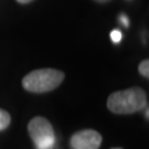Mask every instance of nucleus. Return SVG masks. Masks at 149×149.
<instances>
[{"label": "nucleus", "instance_id": "nucleus-1", "mask_svg": "<svg viewBox=\"0 0 149 149\" xmlns=\"http://www.w3.org/2000/svg\"><path fill=\"white\" fill-rule=\"evenodd\" d=\"M147 107V95L141 87H130L112 93L107 98V108L114 114L127 115Z\"/></svg>", "mask_w": 149, "mask_h": 149}, {"label": "nucleus", "instance_id": "nucleus-2", "mask_svg": "<svg viewBox=\"0 0 149 149\" xmlns=\"http://www.w3.org/2000/svg\"><path fill=\"white\" fill-rule=\"evenodd\" d=\"M64 77L65 74L60 70H34L22 79V86L31 93H47L55 90L63 82Z\"/></svg>", "mask_w": 149, "mask_h": 149}, {"label": "nucleus", "instance_id": "nucleus-3", "mask_svg": "<svg viewBox=\"0 0 149 149\" xmlns=\"http://www.w3.org/2000/svg\"><path fill=\"white\" fill-rule=\"evenodd\" d=\"M28 132L37 149H53L55 134L53 126L44 117L32 118L28 124Z\"/></svg>", "mask_w": 149, "mask_h": 149}, {"label": "nucleus", "instance_id": "nucleus-4", "mask_svg": "<svg viewBox=\"0 0 149 149\" xmlns=\"http://www.w3.org/2000/svg\"><path fill=\"white\" fill-rule=\"evenodd\" d=\"M102 135L94 129L80 130L70 139L72 149H98L102 145Z\"/></svg>", "mask_w": 149, "mask_h": 149}, {"label": "nucleus", "instance_id": "nucleus-5", "mask_svg": "<svg viewBox=\"0 0 149 149\" xmlns=\"http://www.w3.org/2000/svg\"><path fill=\"white\" fill-rule=\"evenodd\" d=\"M10 123H11L10 114L7 112V111H5V109L0 108V132L1 130H5L6 128L9 127Z\"/></svg>", "mask_w": 149, "mask_h": 149}, {"label": "nucleus", "instance_id": "nucleus-6", "mask_svg": "<svg viewBox=\"0 0 149 149\" xmlns=\"http://www.w3.org/2000/svg\"><path fill=\"white\" fill-rule=\"evenodd\" d=\"M139 73L145 76V77H149V61L148 60H144L141 61L138 66Z\"/></svg>", "mask_w": 149, "mask_h": 149}, {"label": "nucleus", "instance_id": "nucleus-7", "mask_svg": "<svg viewBox=\"0 0 149 149\" xmlns=\"http://www.w3.org/2000/svg\"><path fill=\"white\" fill-rule=\"evenodd\" d=\"M122 32L119 31V30H113L111 32V39H112V41L114 43H119L120 42V40H122Z\"/></svg>", "mask_w": 149, "mask_h": 149}, {"label": "nucleus", "instance_id": "nucleus-8", "mask_svg": "<svg viewBox=\"0 0 149 149\" xmlns=\"http://www.w3.org/2000/svg\"><path fill=\"white\" fill-rule=\"evenodd\" d=\"M119 21H120V23L124 27L127 28L129 26V19H128V17L126 15H120L119 16Z\"/></svg>", "mask_w": 149, "mask_h": 149}, {"label": "nucleus", "instance_id": "nucleus-9", "mask_svg": "<svg viewBox=\"0 0 149 149\" xmlns=\"http://www.w3.org/2000/svg\"><path fill=\"white\" fill-rule=\"evenodd\" d=\"M18 2H20V3H29V2H31L33 0H17Z\"/></svg>", "mask_w": 149, "mask_h": 149}, {"label": "nucleus", "instance_id": "nucleus-10", "mask_svg": "<svg viewBox=\"0 0 149 149\" xmlns=\"http://www.w3.org/2000/svg\"><path fill=\"white\" fill-rule=\"evenodd\" d=\"M96 2H100V3H105V2H108V1H111V0H94Z\"/></svg>", "mask_w": 149, "mask_h": 149}, {"label": "nucleus", "instance_id": "nucleus-11", "mask_svg": "<svg viewBox=\"0 0 149 149\" xmlns=\"http://www.w3.org/2000/svg\"><path fill=\"white\" fill-rule=\"evenodd\" d=\"M149 112H148V106L146 107V118H147V119H148V117H149Z\"/></svg>", "mask_w": 149, "mask_h": 149}]
</instances>
